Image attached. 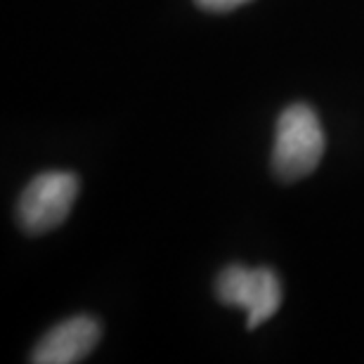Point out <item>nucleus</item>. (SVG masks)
Segmentation results:
<instances>
[{"label": "nucleus", "instance_id": "obj_2", "mask_svg": "<svg viewBox=\"0 0 364 364\" xmlns=\"http://www.w3.org/2000/svg\"><path fill=\"white\" fill-rule=\"evenodd\" d=\"M78 178L69 171H48L36 176L17 203L21 230L28 235H46L60 228L78 196Z\"/></svg>", "mask_w": 364, "mask_h": 364}, {"label": "nucleus", "instance_id": "obj_5", "mask_svg": "<svg viewBox=\"0 0 364 364\" xmlns=\"http://www.w3.org/2000/svg\"><path fill=\"white\" fill-rule=\"evenodd\" d=\"M196 5L201 7V10L206 12H232L237 10V7H242L246 3H251V0H194Z\"/></svg>", "mask_w": 364, "mask_h": 364}, {"label": "nucleus", "instance_id": "obj_4", "mask_svg": "<svg viewBox=\"0 0 364 364\" xmlns=\"http://www.w3.org/2000/svg\"><path fill=\"white\" fill-rule=\"evenodd\" d=\"M102 326L90 315H76L55 324L33 348V364H74L85 360L100 343Z\"/></svg>", "mask_w": 364, "mask_h": 364}, {"label": "nucleus", "instance_id": "obj_3", "mask_svg": "<svg viewBox=\"0 0 364 364\" xmlns=\"http://www.w3.org/2000/svg\"><path fill=\"white\" fill-rule=\"evenodd\" d=\"M215 291L220 303L246 310L249 329H256L265 319H270L282 305L279 277L270 267L249 270L242 265H230L218 277Z\"/></svg>", "mask_w": 364, "mask_h": 364}, {"label": "nucleus", "instance_id": "obj_1", "mask_svg": "<svg viewBox=\"0 0 364 364\" xmlns=\"http://www.w3.org/2000/svg\"><path fill=\"white\" fill-rule=\"evenodd\" d=\"M324 130L310 105H291L277 121L272 168L284 182H296L315 173L324 156Z\"/></svg>", "mask_w": 364, "mask_h": 364}]
</instances>
